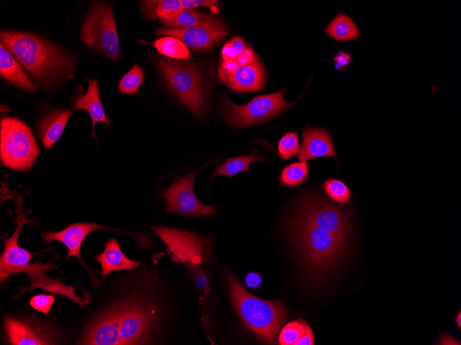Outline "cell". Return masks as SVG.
<instances>
[{"label":"cell","instance_id":"25","mask_svg":"<svg viewBox=\"0 0 461 345\" xmlns=\"http://www.w3.org/2000/svg\"><path fill=\"white\" fill-rule=\"evenodd\" d=\"M151 44L165 56L175 59H193L187 45L175 37L164 36Z\"/></svg>","mask_w":461,"mask_h":345},{"label":"cell","instance_id":"31","mask_svg":"<svg viewBox=\"0 0 461 345\" xmlns=\"http://www.w3.org/2000/svg\"><path fill=\"white\" fill-rule=\"evenodd\" d=\"M278 155L282 160H287L297 155L300 149L299 140L295 132H288L279 140Z\"/></svg>","mask_w":461,"mask_h":345},{"label":"cell","instance_id":"3","mask_svg":"<svg viewBox=\"0 0 461 345\" xmlns=\"http://www.w3.org/2000/svg\"><path fill=\"white\" fill-rule=\"evenodd\" d=\"M227 280L233 306L246 326L262 340L274 342L285 318L284 304L252 295L231 272L228 273Z\"/></svg>","mask_w":461,"mask_h":345},{"label":"cell","instance_id":"23","mask_svg":"<svg viewBox=\"0 0 461 345\" xmlns=\"http://www.w3.org/2000/svg\"><path fill=\"white\" fill-rule=\"evenodd\" d=\"M326 34L337 41L359 37L360 32L353 21L347 15L336 16L326 28Z\"/></svg>","mask_w":461,"mask_h":345},{"label":"cell","instance_id":"16","mask_svg":"<svg viewBox=\"0 0 461 345\" xmlns=\"http://www.w3.org/2000/svg\"><path fill=\"white\" fill-rule=\"evenodd\" d=\"M9 342L15 345L52 344L50 331L46 327L8 317L4 321Z\"/></svg>","mask_w":461,"mask_h":345},{"label":"cell","instance_id":"2","mask_svg":"<svg viewBox=\"0 0 461 345\" xmlns=\"http://www.w3.org/2000/svg\"><path fill=\"white\" fill-rule=\"evenodd\" d=\"M305 268L313 275L329 271L341 259L346 242L319 228L300 215L290 226Z\"/></svg>","mask_w":461,"mask_h":345},{"label":"cell","instance_id":"37","mask_svg":"<svg viewBox=\"0 0 461 345\" xmlns=\"http://www.w3.org/2000/svg\"><path fill=\"white\" fill-rule=\"evenodd\" d=\"M245 282L248 287L257 289L262 284V279L259 273L256 272H251L246 275Z\"/></svg>","mask_w":461,"mask_h":345},{"label":"cell","instance_id":"30","mask_svg":"<svg viewBox=\"0 0 461 345\" xmlns=\"http://www.w3.org/2000/svg\"><path fill=\"white\" fill-rule=\"evenodd\" d=\"M306 322L303 320L288 323L280 331L279 343L281 345H295L304 333Z\"/></svg>","mask_w":461,"mask_h":345},{"label":"cell","instance_id":"9","mask_svg":"<svg viewBox=\"0 0 461 345\" xmlns=\"http://www.w3.org/2000/svg\"><path fill=\"white\" fill-rule=\"evenodd\" d=\"M228 32L223 21L210 14L201 23L191 28H160L156 30L157 35L179 39L196 51L213 49Z\"/></svg>","mask_w":461,"mask_h":345},{"label":"cell","instance_id":"36","mask_svg":"<svg viewBox=\"0 0 461 345\" xmlns=\"http://www.w3.org/2000/svg\"><path fill=\"white\" fill-rule=\"evenodd\" d=\"M228 42L230 45L237 58L242 54L246 48L244 40L240 36L233 37Z\"/></svg>","mask_w":461,"mask_h":345},{"label":"cell","instance_id":"19","mask_svg":"<svg viewBox=\"0 0 461 345\" xmlns=\"http://www.w3.org/2000/svg\"><path fill=\"white\" fill-rule=\"evenodd\" d=\"M71 109H60L44 115L38 123L39 137L46 149H50L63 132Z\"/></svg>","mask_w":461,"mask_h":345},{"label":"cell","instance_id":"34","mask_svg":"<svg viewBox=\"0 0 461 345\" xmlns=\"http://www.w3.org/2000/svg\"><path fill=\"white\" fill-rule=\"evenodd\" d=\"M257 59V56L251 48H246L244 51L237 58L235 61L239 65H246L253 63Z\"/></svg>","mask_w":461,"mask_h":345},{"label":"cell","instance_id":"8","mask_svg":"<svg viewBox=\"0 0 461 345\" xmlns=\"http://www.w3.org/2000/svg\"><path fill=\"white\" fill-rule=\"evenodd\" d=\"M120 304V345L144 343L157 320L153 305L147 299L139 297L125 298Z\"/></svg>","mask_w":461,"mask_h":345},{"label":"cell","instance_id":"27","mask_svg":"<svg viewBox=\"0 0 461 345\" xmlns=\"http://www.w3.org/2000/svg\"><path fill=\"white\" fill-rule=\"evenodd\" d=\"M308 175V167L306 163H294L282 169L279 180L282 185L296 187L304 182Z\"/></svg>","mask_w":461,"mask_h":345},{"label":"cell","instance_id":"29","mask_svg":"<svg viewBox=\"0 0 461 345\" xmlns=\"http://www.w3.org/2000/svg\"><path fill=\"white\" fill-rule=\"evenodd\" d=\"M323 187L327 195L334 201L341 204L350 202L351 192L342 181L329 178L324 182Z\"/></svg>","mask_w":461,"mask_h":345},{"label":"cell","instance_id":"20","mask_svg":"<svg viewBox=\"0 0 461 345\" xmlns=\"http://www.w3.org/2000/svg\"><path fill=\"white\" fill-rule=\"evenodd\" d=\"M95 259L101 264L102 277L107 276L112 271L135 269L141 263V261L128 259L121 251L116 238L108 240L104 245V251L97 255Z\"/></svg>","mask_w":461,"mask_h":345},{"label":"cell","instance_id":"17","mask_svg":"<svg viewBox=\"0 0 461 345\" xmlns=\"http://www.w3.org/2000/svg\"><path fill=\"white\" fill-rule=\"evenodd\" d=\"M302 144L297 153L300 162L319 157H335L336 152L329 134L321 128L307 127L302 132Z\"/></svg>","mask_w":461,"mask_h":345},{"label":"cell","instance_id":"13","mask_svg":"<svg viewBox=\"0 0 461 345\" xmlns=\"http://www.w3.org/2000/svg\"><path fill=\"white\" fill-rule=\"evenodd\" d=\"M217 76L230 89L240 92L262 90L266 79L264 69L258 59L246 65H239L235 61H222Z\"/></svg>","mask_w":461,"mask_h":345},{"label":"cell","instance_id":"15","mask_svg":"<svg viewBox=\"0 0 461 345\" xmlns=\"http://www.w3.org/2000/svg\"><path fill=\"white\" fill-rule=\"evenodd\" d=\"M97 229H111L95 222H77L70 224L59 232H44L42 233V237L48 244L54 240L62 242L68 250L66 259L75 256L84 263L79 254L81 244L91 231Z\"/></svg>","mask_w":461,"mask_h":345},{"label":"cell","instance_id":"1","mask_svg":"<svg viewBox=\"0 0 461 345\" xmlns=\"http://www.w3.org/2000/svg\"><path fill=\"white\" fill-rule=\"evenodd\" d=\"M0 40L41 88L48 89L75 76L74 58L40 36L25 32L1 30Z\"/></svg>","mask_w":461,"mask_h":345},{"label":"cell","instance_id":"4","mask_svg":"<svg viewBox=\"0 0 461 345\" xmlns=\"http://www.w3.org/2000/svg\"><path fill=\"white\" fill-rule=\"evenodd\" d=\"M0 155L2 164L17 171L28 170L39 153L30 128L17 118H1Z\"/></svg>","mask_w":461,"mask_h":345},{"label":"cell","instance_id":"7","mask_svg":"<svg viewBox=\"0 0 461 345\" xmlns=\"http://www.w3.org/2000/svg\"><path fill=\"white\" fill-rule=\"evenodd\" d=\"M285 90L254 97L248 103L239 105L223 97L221 112L232 125L242 127L268 120L288 108L293 103L284 101Z\"/></svg>","mask_w":461,"mask_h":345},{"label":"cell","instance_id":"33","mask_svg":"<svg viewBox=\"0 0 461 345\" xmlns=\"http://www.w3.org/2000/svg\"><path fill=\"white\" fill-rule=\"evenodd\" d=\"M181 3L183 10H190L198 6H205L217 14L219 10V1L212 0H182Z\"/></svg>","mask_w":461,"mask_h":345},{"label":"cell","instance_id":"38","mask_svg":"<svg viewBox=\"0 0 461 345\" xmlns=\"http://www.w3.org/2000/svg\"><path fill=\"white\" fill-rule=\"evenodd\" d=\"M334 61L339 67L346 68L351 64L350 55L344 51H340L334 58Z\"/></svg>","mask_w":461,"mask_h":345},{"label":"cell","instance_id":"39","mask_svg":"<svg viewBox=\"0 0 461 345\" xmlns=\"http://www.w3.org/2000/svg\"><path fill=\"white\" fill-rule=\"evenodd\" d=\"M221 54L224 61H234L237 59V57L228 42H227L222 48L221 50Z\"/></svg>","mask_w":461,"mask_h":345},{"label":"cell","instance_id":"12","mask_svg":"<svg viewBox=\"0 0 461 345\" xmlns=\"http://www.w3.org/2000/svg\"><path fill=\"white\" fill-rule=\"evenodd\" d=\"M301 216L316 227L346 242L350 234L349 217L338 205L321 199H306Z\"/></svg>","mask_w":461,"mask_h":345},{"label":"cell","instance_id":"18","mask_svg":"<svg viewBox=\"0 0 461 345\" xmlns=\"http://www.w3.org/2000/svg\"><path fill=\"white\" fill-rule=\"evenodd\" d=\"M0 75L10 83L23 90L37 92V87L29 77L23 66L10 51L0 44Z\"/></svg>","mask_w":461,"mask_h":345},{"label":"cell","instance_id":"22","mask_svg":"<svg viewBox=\"0 0 461 345\" xmlns=\"http://www.w3.org/2000/svg\"><path fill=\"white\" fill-rule=\"evenodd\" d=\"M257 161H268V160L255 150L248 155L229 158L215 169L211 180H213L218 175H225L230 178L240 172L248 170L250 165Z\"/></svg>","mask_w":461,"mask_h":345},{"label":"cell","instance_id":"21","mask_svg":"<svg viewBox=\"0 0 461 345\" xmlns=\"http://www.w3.org/2000/svg\"><path fill=\"white\" fill-rule=\"evenodd\" d=\"M75 109L86 110L90 116L92 123V136H95V125L99 122H102L108 125H111V121L106 116L101 105L99 94L98 82L95 79L89 80V85L84 94L79 95L74 102Z\"/></svg>","mask_w":461,"mask_h":345},{"label":"cell","instance_id":"11","mask_svg":"<svg viewBox=\"0 0 461 345\" xmlns=\"http://www.w3.org/2000/svg\"><path fill=\"white\" fill-rule=\"evenodd\" d=\"M197 172H190L176 179L161 194L166 200V211L173 214L193 216H208L213 213L216 205H206L194 194L193 182Z\"/></svg>","mask_w":461,"mask_h":345},{"label":"cell","instance_id":"28","mask_svg":"<svg viewBox=\"0 0 461 345\" xmlns=\"http://www.w3.org/2000/svg\"><path fill=\"white\" fill-rule=\"evenodd\" d=\"M144 79L142 68L139 65H134L120 79L118 85L119 92L124 94H137Z\"/></svg>","mask_w":461,"mask_h":345},{"label":"cell","instance_id":"10","mask_svg":"<svg viewBox=\"0 0 461 345\" xmlns=\"http://www.w3.org/2000/svg\"><path fill=\"white\" fill-rule=\"evenodd\" d=\"M151 229L167 245V251L175 262L199 264L208 251L207 241L194 233L171 227Z\"/></svg>","mask_w":461,"mask_h":345},{"label":"cell","instance_id":"32","mask_svg":"<svg viewBox=\"0 0 461 345\" xmlns=\"http://www.w3.org/2000/svg\"><path fill=\"white\" fill-rule=\"evenodd\" d=\"M55 302V297L52 295L39 294L32 297L30 304L35 309L48 313Z\"/></svg>","mask_w":461,"mask_h":345},{"label":"cell","instance_id":"24","mask_svg":"<svg viewBox=\"0 0 461 345\" xmlns=\"http://www.w3.org/2000/svg\"><path fill=\"white\" fill-rule=\"evenodd\" d=\"M141 9L150 20H161L165 17L183 10L179 0H154L141 1Z\"/></svg>","mask_w":461,"mask_h":345},{"label":"cell","instance_id":"5","mask_svg":"<svg viewBox=\"0 0 461 345\" xmlns=\"http://www.w3.org/2000/svg\"><path fill=\"white\" fill-rule=\"evenodd\" d=\"M157 64L166 81L181 101L197 116H202L205 96L195 65L158 56Z\"/></svg>","mask_w":461,"mask_h":345},{"label":"cell","instance_id":"40","mask_svg":"<svg viewBox=\"0 0 461 345\" xmlns=\"http://www.w3.org/2000/svg\"><path fill=\"white\" fill-rule=\"evenodd\" d=\"M455 322L458 325V327L460 328V327H461V312L460 311H459L458 314L456 315Z\"/></svg>","mask_w":461,"mask_h":345},{"label":"cell","instance_id":"35","mask_svg":"<svg viewBox=\"0 0 461 345\" xmlns=\"http://www.w3.org/2000/svg\"><path fill=\"white\" fill-rule=\"evenodd\" d=\"M314 335L309 325L306 323L304 333L295 343V345H313L314 344Z\"/></svg>","mask_w":461,"mask_h":345},{"label":"cell","instance_id":"14","mask_svg":"<svg viewBox=\"0 0 461 345\" xmlns=\"http://www.w3.org/2000/svg\"><path fill=\"white\" fill-rule=\"evenodd\" d=\"M21 227L18 224L13 235L4 240V251L0 258V279L2 283L9 275L24 272L30 275L31 280L39 276L46 268L39 262L32 265L28 263L32 254L18 244V236Z\"/></svg>","mask_w":461,"mask_h":345},{"label":"cell","instance_id":"6","mask_svg":"<svg viewBox=\"0 0 461 345\" xmlns=\"http://www.w3.org/2000/svg\"><path fill=\"white\" fill-rule=\"evenodd\" d=\"M81 40L87 46L117 63L120 54L118 33L109 3H94L81 29Z\"/></svg>","mask_w":461,"mask_h":345},{"label":"cell","instance_id":"26","mask_svg":"<svg viewBox=\"0 0 461 345\" xmlns=\"http://www.w3.org/2000/svg\"><path fill=\"white\" fill-rule=\"evenodd\" d=\"M208 14L206 12L182 10L168 15L159 21L169 27L191 28L201 23Z\"/></svg>","mask_w":461,"mask_h":345}]
</instances>
